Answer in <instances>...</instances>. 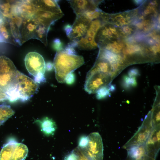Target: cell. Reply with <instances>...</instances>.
<instances>
[{
  "label": "cell",
  "instance_id": "cell-1",
  "mask_svg": "<svg viewBox=\"0 0 160 160\" xmlns=\"http://www.w3.org/2000/svg\"><path fill=\"white\" fill-rule=\"evenodd\" d=\"M0 12L9 43L17 46L33 39L47 46L51 26L64 15L51 0L0 1Z\"/></svg>",
  "mask_w": 160,
  "mask_h": 160
},
{
  "label": "cell",
  "instance_id": "cell-2",
  "mask_svg": "<svg viewBox=\"0 0 160 160\" xmlns=\"http://www.w3.org/2000/svg\"><path fill=\"white\" fill-rule=\"evenodd\" d=\"M84 63V59L81 56L68 54L64 49L57 52L53 65L57 81L61 83L65 82L67 76Z\"/></svg>",
  "mask_w": 160,
  "mask_h": 160
},
{
  "label": "cell",
  "instance_id": "cell-3",
  "mask_svg": "<svg viewBox=\"0 0 160 160\" xmlns=\"http://www.w3.org/2000/svg\"><path fill=\"white\" fill-rule=\"evenodd\" d=\"M38 87V85L34 80L17 71L12 86L17 100H28L37 92Z\"/></svg>",
  "mask_w": 160,
  "mask_h": 160
},
{
  "label": "cell",
  "instance_id": "cell-4",
  "mask_svg": "<svg viewBox=\"0 0 160 160\" xmlns=\"http://www.w3.org/2000/svg\"><path fill=\"white\" fill-rule=\"evenodd\" d=\"M25 63L28 71L34 77L36 82L40 83L45 81L44 74L46 64L40 54L35 52L28 53L25 57Z\"/></svg>",
  "mask_w": 160,
  "mask_h": 160
},
{
  "label": "cell",
  "instance_id": "cell-5",
  "mask_svg": "<svg viewBox=\"0 0 160 160\" xmlns=\"http://www.w3.org/2000/svg\"><path fill=\"white\" fill-rule=\"evenodd\" d=\"M28 153L26 145L10 140L4 145L0 152V160H25Z\"/></svg>",
  "mask_w": 160,
  "mask_h": 160
},
{
  "label": "cell",
  "instance_id": "cell-6",
  "mask_svg": "<svg viewBox=\"0 0 160 160\" xmlns=\"http://www.w3.org/2000/svg\"><path fill=\"white\" fill-rule=\"evenodd\" d=\"M17 71L9 58L0 56V88L4 92L14 83Z\"/></svg>",
  "mask_w": 160,
  "mask_h": 160
},
{
  "label": "cell",
  "instance_id": "cell-7",
  "mask_svg": "<svg viewBox=\"0 0 160 160\" xmlns=\"http://www.w3.org/2000/svg\"><path fill=\"white\" fill-rule=\"evenodd\" d=\"M88 136L87 146L79 149L90 160H103V146L102 137L97 132L90 133Z\"/></svg>",
  "mask_w": 160,
  "mask_h": 160
},
{
  "label": "cell",
  "instance_id": "cell-8",
  "mask_svg": "<svg viewBox=\"0 0 160 160\" xmlns=\"http://www.w3.org/2000/svg\"><path fill=\"white\" fill-rule=\"evenodd\" d=\"M153 128L152 118L147 116L136 133L124 145L126 149L146 143Z\"/></svg>",
  "mask_w": 160,
  "mask_h": 160
},
{
  "label": "cell",
  "instance_id": "cell-9",
  "mask_svg": "<svg viewBox=\"0 0 160 160\" xmlns=\"http://www.w3.org/2000/svg\"><path fill=\"white\" fill-rule=\"evenodd\" d=\"M92 21L83 15L76 16L68 37L71 40H79L86 35Z\"/></svg>",
  "mask_w": 160,
  "mask_h": 160
},
{
  "label": "cell",
  "instance_id": "cell-10",
  "mask_svg": "<svg viewBox=\"0 0 160 160\" xmlns=\"http://www.w3.org/2000/svg\"><path fill=\"white\" fill-rule=\"evenodd\" d=\"M145 145L147 155L154 158L160 148V125L153 127Z\"/></svg>",
  "mask_w": 160,
  "mask_h": 160
},
{
  "label": "cell",
  "instance_id": "cell-11",
  "mask_svg": "<svg viewBox=\"0 0 160 160\" xmlns=\"http://www.w3.org/2000/svg\"><path fill=\"white\" fill-rule=\"evenodd\" d=\"M76 16L84 14L87 11L97 8L100 1L94 0H68Z\"/></svg>",
  "mask_w": 160,
  "mask_h": 160
},
{
  "label": "cell",
  "instance_id": "cell-12",
  "mask_svg": "<svg viewBox=\"0 0 160 160\" xmlns=\"http://www.w3.org/2000/svg\"><path fill=\"white\" fill-rule=\"evenodd\" d=\"M127 149L128 160H141L147 155L145 144L133 146Z\"/></svg>",
  "mask_w": 160,
  "mask_h": 160
},
{
  "label": "cell",
  "instance_id": "cell-13",
  "mask_svg": "<svg viewBox=\"0 0 160 160\" xmlns=\"http://www.w3.org/2000/svg\"><path fill=\"white\" fill-rule=\"evenodd\" d=\"M97 46L95 38L86 35L78 41L77 47L80 50H90L96 48Z\"/></svg>",
  "mask_w": 160,
  "mask_h": 160
},
{
  "label": "cell",
  "instance_id": "cell-14",
  "mask_svg": "<svg viewBox=\"0 0 160 160\" xmlns=\"http://www.w3.org/2000/svg\"><path fill=\"white\" fill-rule=\"evenodd\" d=\"M41 130L47 135L53 134L56 129V125L53 120L47 117L40 121Z\"/></svg>",
  "mask_w": 160,
  "mask_h": 160
},
{
  "label": "cell",
  "instance_id": "cell-15",
  "mask_svg": "<svg viewBox=\"0 0 160 160\" xmlns=\"http://www.w3.org/2000/svg\"><path fill=\"white\" fill-rule=\"evenodd\" d=\"M14 113L9 105H0V123L2 124Z\"/></svg>",
  "mask_w": 160,
  "mask_h": 160
},
{
  "label": "cell",
  "instance_id": "cell-16",
  "mask_svg": "<svg viewBox=\"0 0 160 160\" xmlns=\"http://www.w3.org/2000/svg\"><path fill=\"white\" fill-rule=\"evenodd\" d=\"M137 84L135 77H131L124 76L123 77V85L124 87L128 88L130 87H135Z\"/></svg>",
  "mask_w": 160,
  "mask_h": 160
},
{
  "label": "cell",
  "instance_id": "cell-17",
  "mask_svg": "<svg viewBox=\"0 0 160 160\" xmlns=\"http://www.w3.org/2000/svg\"><path fill=\"white\" fill-rule=\"evenodd\" d=\"M96 97L98 99H103L110 94L108 88L106 86L102 87L96 92Z\"/></svg>",
  "mask_w": 160,
  "mask_h": 160
},
{
  "label": "cell",
  "instance_id": "cell-18",
  "mask_svg": "<svg viewBox=\"0 0 160 160\" xmlns=\"http://www.w3.org/2000/svg\"><path fill=\"white\" fill-rule=\"evenodd\" d=\"M80 152L77 147L66 155L64 160H79Z\"/></svg>",
  "mask_w": 160,
  "mask_h": 160
},
{
  "label": "cell",
  "instance_id": "cell-19",
  "mask_svg": "<svg viewBox=\"0 0 160 160\" xmlns=\"http://www.w3.org/2000/svg\"><path fill=\"white\" fill-rule=\"evenodd\" d=\"M52 46L53 48L57 52L64 49L63 44L60 39L58 38H56L54 40Z\"/></svg>",
  "mask_w": 160,
  "mask_h": 160
},
{
  "label": "cell",
  "instance_id": "cell-20",
  "mask_svg": "<svg viewBox=\"0 0 160 160\" xmlns=\"http://www.w3.org/2000/svg\"><path fill=\"white\" fill-rule=\"evenodd\" d=\"M88 142V136H84L81 137L79 141L78 148L79 149L84 148L87 145Z\"/></svg>",
  "mask_w": 160,
  "mask_h": 160
},
{
  "label": "cell",
  "instance_id": "cell-21",
  "mask_svg": "<svg viewBox=\"0 0 160 160\" xmlns=\"http://www.w3.org/2000/svg\"><path fill=\"white\" fill-rule=\"evenodd\" d=\"M75 80L74 75L72 72L70 73L67 76L65 79V82L68 84H71L74 82Z\"/></svg>",
  "mask_w": 160,
  "mask_h": 160
},
{
  "label": "cell",
  "instance_id": "cell-22",
  "mask_svg": "<svg viewBox=\"0 0 160 160\" xmlns=\"http://www.w3.org/2000/svg\"><path fill=\"white\" fill-rule=\"evenodd\" d=\"M64 51L67 54L71 55H76V52L74 48L68 46L65 47Z\"/></svg>",
  "mask_w": 160,
  "mask_h": 160
},
{
  "label": "cell",
  "instance_id": "cell-23",
  "mask_svg": "<svg viewBox=\"0 0 160 160\" xmlns=\"http://www.w3.org/2000/svg\"><path fill=\"white\" fill-rule=\"evenodd\" d=\"M128 75L129 77H135L139 75V72L137 69L132 68L129 71Z\"/></svg>",
  "mask_w": 160,
  "mask_h": 160
},
{
  "label": "cell",
  "instance_id": "cell-24",
  "mask_svg": "<svg viewBox=\"0 0 160 160\" xmlns=\"http://www.w3.org/2000/svg\"><path fill=\"white\" fill-rule=\"evenodd\" d=\"M64 29L67 36L68 37L72 32V25L69 24H66L64 26Z\"/></svg>",
  "mask_w": 160,
  "mask_h": 160
},
{
  "label": "cell",
  "instance_id": "cell-25",
  "mask_svg": "<svg viewBox=\"0 0 160 160\" xmlns=\"http://www.w3.org/2000/svg\"><path fill=\"white\" fill-rule=\"evenodd\" d=\"M7 100L5 92L0 88V101Z\"/></svg>",
  "mask_w": 160,
  "mask_h": 160
},
{
  "label": "cell",
  "instance_id": "cell-26",
  "mask_svg": "<svg viewBox=\"0 0 160 160\" xmlns=\"http://www.w3.org/2000/svg\"><path fill=\"white\" fill-rule=\"evenodd\" d=\"M71 41V42L68 44L67 46L73 48L77 47L79 40H73Z\"/></svg>",
  "mask_w": 160,
  "mask_h": 160
},
{
  "label": "cell",
  "instance_id": "cell-27",
  "mask_svg": "<svg viewBox=\"0 0 160 160\" xmlns=\"http://www.w3.org/2000/svg\"><path fill=\"white\" fill-rule=\"evenodd\" d=\"M53 67V64L50 62L47 63L46 64V69L48 71L52 70Z\"/></svg>",
  "mask_w": 160,
  "mask_h": 160
},
{
  "label": "cell",
  "instance_id": "cell-28",
  "mask_svg": "<svg viewBox=\"0 0 160 160\" xmlns=\"http://www.w3.org/2000/svg\"><path fill=\"white\" fill-rule=\"evenodd\" d=\"M80 151V158H79V160H90Z\"/></svg>",
  "mask_w": 160,
  "mask_h": 160
},
{
  "label": "cell",
  "instance_id": "cell-29",
  "mask_svg": "<svg viewBox=\"0 0 160 160\" xmlns=\"http://www.w3.org/2000/svg\"><path fill=\"white\" fill-rule=\"evenodd\" d=\"M109 91H113L115 89V87L114 85H111L108 88Z\"/></svg>",
  "mask_w": 160,
  "mask_h": 160
},
{
  "label": "cell",
  "instance_id": "cell-30",
  "mask_svg": "<svg viewBox=\"0 0 160 160\" xmlns=\"http://www.w3.org/2000/svg\"><path fill=\"white\" fill-rule=\"evenodd\" d=\"M0 42H1V38H0Z\"/></svg>",
  "mask_w": 160,
  "mask_h": 160
},
{
  "label": "cell",
  "instance_id": "cell-31",
  "mask_svg": "<svg viewBox=\"0 0 160 160\" xmlns=\"http://www.w3.org/2000/svg\"><path fill=\"white\" fill-rule=\"evenodd\" d=\"M1 124V123H0V126Z\"/></svg>",
  "mask_w": 160,
  "mask_h": 160
}]
</instances>
